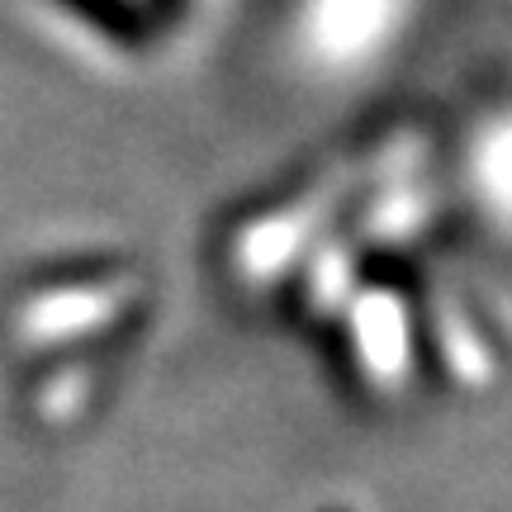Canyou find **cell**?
Returning <instances> with one entry per match:
<instances>
[{"instance_id":"6da1fadb","label":"cell","mask_w":512,"mask_h":512,"mask_svg":"<svg viewBox=\"0 0 512 512\" xmlns=\"http://www.w3.org/2000/svg\"><path fill=\"white\" fill-rule=\"evenodd\" d=\"M356 332L366 342V361L380 375H399L403 351H408V332H403V313L394 309V299H370L366 309L356 313Z\"/></svg>"},{"instance_id":"7a4b0ae2","label":"cell","mask_w":512,"mask_h":512,"mask_svg":"<svg viewBox=\"0 0 512 512\" xmlns=\"http://www.w3.org/2000/svg\"><path fill=\"white\" fill-rule=\"evenodd\" d=\"M72 5H81V10H91L95 24H105V29H114L119 38H133V24H128V10L119 5V0H72Z\"/></svg>"}]
</instances>
